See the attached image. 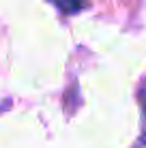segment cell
Here are the masks:
<instances>
[{
	"mask_svg": "<svg viewBox=\"0 0 146 148\" xmlns=\"http://www.w3.org/2000/svg\"><path fill=\"white\" fill-rule=\"evenodd\" d=\"M52 4H56L62 13H77L88 4V0H49Z\"/></svg>",
	"mask_w": 146,
	"mask_h": 148,
	"instance_id": "6da1fadb",
	"label": "cell"
},
{
	"mask_svg": "<svg viewBox=\"0 0 146 148\" xmlns=\"http://www.w3.org/2000/svg\"><path fill=\"white\" fill-rule=\"evenodd\" d=\"M144 105H146V101H144Z\"/></svg>",
	"mask_w": 146,
	"mask_h": 148,
	"instance_id": "7a4b0ae2",
	"label": "cell"
}]
</instances>
